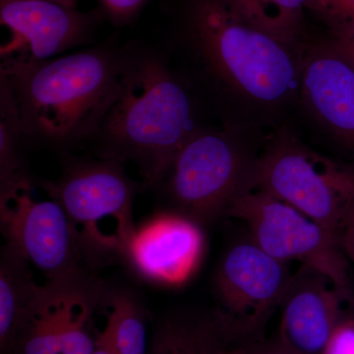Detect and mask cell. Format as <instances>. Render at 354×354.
<instances>
[{"label": "cell", "mask_w": 354, "mask_h": 354, "mask_svg": "<svg viewBox=\"0 0 354 354\" xmlns=\"http://www.w3.org/2000/svg\"><path fill=\"white\" fill-rule=\"evenodd\" d=\"M120 97L94 142L101 158L138 165L144 183L156 187L179 149L196 130V106L167 55L153 46L122 48Z\"/></svg>", "instance_id": "cell-1"}, {"label": "cell", "mask_w": 354, "mask_h": 354, "mask_svg": "<svg viewBox=\"0 0 354 354\" xmlns=\"http://www.w3.org/2000/svg\"><path fill=\"white\" fill-rule=\"evenodd\" d=\"M123 46L0 66L17 101L27 141L58 148L92 142L121 91Z\"/></svg>", "instance_id": "cell-2"}, {"label": "cell", "mask_w": 354, "mask_h": 354, "mask_svg": "<svg viewBox=\"0 0 354 354\" xmlns=\"http://www.w3.org/2000/svg\"><path fill=\"white\" fill-rule=\"evenodd\" d=\"M183 44L213 90L257 108L279 106L300 85L290 46L242 23L223 0H191Z\"/></svg>", "instance_id": "cell-3"}, {"label": "cell", "mask_w": 354, "mask_h": 354, "mask_svg": "<svg viewBox=\"0 0 354 354\" xmlns=\"http://www.w3.org/2000/svg\"><path fill=\"white\" fill-rule=\"evenodd\" d=\"M41 183L64 207L84 259L99 262L124 255L137 230L132 214L137 184L122 162H75L57 181Z\"/></svg>", "instance_id": "cell-4"}, {"label": "cell", "mask_w": 354, "mask_h": 354, "mask_svg": "<svg viewBox=\"0 0 354 354\" xmlns=\"http://www.w3.org/2000/svg\"><path fill=\"white\" fill-rule=\"evenodd\" d=\"M248 189L290 205L339 239L354 198V169L315 152L291 133L279 132L256 158Z\"/></svg>", "instance_id": "cell-5"}, {"label": "cell", "mask_w": 354, "mask_h": 354, "mask_svg": "<svg viewBox=\"0 0 354 354\" xmlns=\"http://www.w3.org/2000/svg\"><path fill=\"white\" fill-rule=\"evenodd\" d=\"M256 158L234 133L200 127L186 140L158 183L178 214L198 225L212 223L248 189Z\"/></svg>", "instance_id": "cell-6"}, {"label": "cell", "mask_w": 354, "mask_h": 354, "mask_svg": "<svg viewBox=\"0 0 354 354\" xmlns=\"http://www.w3.org/2000/svg\"><path fill=\"white\" fill-rule=\"evenodd\" d=\"M43 184V183H41ZM44 186V184H43ZM29 174L0 185V225L6 245L46 281L85 272L82 253L64 207Z\"/></svg>", "instance_id": "cell-7"}, {"label": "cell", "mask_w": 354, "mask_h": 354, "mask_svg": "<svg viewBox=\"0 0 354 354\" xmlns=\"http://www.w3.org/2000/svg\"><path fill=\"white\" fill-rule=\"evenodd\" d=\"M227 216L241 221L250 239L281 262L298 261L322 272L348 299V263L339 239L323 225L262 190L247 189L235 198Z\"/></svg>", "instance_id": "cell-8"}, {"label": "cell", "mask_w": 354, "mask_h": 354, "mask_svg": "<svg viewBox=\"0 0 354 354\" xmlns=\"http://www.w3.org/2000/svg\"><path fill=\"white\" fill-rule=\"evenodd\" d=\"M104 293L86 272L39 285L6 354H93Z\"/></svg>", "instance_id": "cell-9"}, {"label": "cell", "mask_w": 354, "mask_h": 354, "mask_svg": "<svg viewBox=\"0 0 354 354\" xmlns=\"http://www.w3.org/2000/svg\"><path fill=\"white\" fill-rule=\"evenodd\" d=\"M291 277L286 263L252 241L230 247L215 276L216 315L227 342L262 339L270 317L281 307Z\"/></svg>", "instance_id": "cell-10"}, {"label": "cell", "mask_w": 354, "mask_h": 354, "mask_svg": "<svg viewBox=\"0 0 354 354\" xmlns=\"http://www.w3.org/2000/svg\"><path fill=\"white\" fill-rule=\"evenodd\" d=\"M99 15L48 0H0V22L10 34L0 66L37 64L87 44Z\"/></svg>", "instance_id": "cell-11"}, {"label": "cell", "mask_w": 354, "mask_h": 354, "mask_svg": "<svg viewBox=\"0 0 354 354\" xmlns=\"http://www.w3.org/2000/svg\"><path fill=\"white\" fill-rule=\"evenodd\" d=\"M348 299L329 278L306 266L291 277L277 339L299 354H323L344 318Z\"/></svg>", "instance_id": "cell-12"}, {"label": "cell", "mask_w": 354, "mask_h": 354, "mask_svg": "<svg viewBox=\"0 0 354 354\" xmlns=\"http://www.w3.org/2000/svg\"><path fill=\"white\" fill-rule=\"evenodd\" d=\"M200 225L180 214H165L138 228L124 255L139 276L153 283H183L203 252Z\"/></svg>", "instance_id": "cell-13"}, {"label": "cell", "mask_w": 354, "mask_h": 354, "mask_svg": "<svg viewBox=\"0 0 354 354\" xmlns=\"http://www.w3.org/2000/svg\"><path fill=\"white\" fill-rule=\"evenodd\" d=\"M300 92L306 108L330 136L354 155V68L327 44L305 57Z\"/></svg>", "instance_id": "cell-14"}, {"label": "cell", "mask_w": 354, "mask_h": 354, "mask_svg": "<svg viewBox=\"0 0 354 354\" xmlns=\"http://www.w3.org/2000/svg\"><path fill=\"white\" fill-rule=\"evenodd\" d=\"M225 342L215 311L176 314L158 324L147 354H218Z\"/></svg>", "instance_id": "cell-15"}, {"label": "cell", "mask_w": 354, "mask_h": 354, "mask_svg": "<svg viewBox=\"0 0 354 354\" xmlns=\"http://www.w3.org/2000/svg\"><path fill=\"white\" fill-rule=\"evenodd\" d=\"M31 266L6 246L0 260V346L6 354L16 330L36 295Z\"/></svg>", "instance_id": "cell-16"}, {"label": "cell", "mask_w": 354, "mask_h": 354, "mask_svg": "<svg viewBox=\"0 0 354 354\" xmlns=\"http://www.w3.org/2000/svg\"><path fill=\"white\" fill-rule=\"evenodd\" d=\"M237 19L281 43L292 46L306 0H223Z\"/></svg>", "instance_id": "cell-17"}, {"label": "cell", "mask_w": 354, "mask_h": 354, "mask_svg": "<svg viewBox=\"0 0 354 354\" xmlns=\"http://www.w3.org/2000/svg\"><path fill=\"white\" fill-rule=\"evenodd\" d=\"M106 322L100 334L118 354H147L149 344L146 319L138 302L127 292L104 293Z\"/></svg>", "instance_id": "cell-18"}, {"label": "cell", "mask_w": 354, "mask_h": 354, "mask_svg": "<svg viewBox=\"0 0 354 354\" xmlns=\"http://www.w3.org/2000/svg\"><path fill=\"white\" fill-rule=\"evenodd\" d=\"M27 143L12 88L0 75V185L27 174L23 156Z\"/></svg>", "instance_id": "cell-19"}, {"label": "cell", "mask_w": 354, "mask_h": 354, "mask_svg": "<svg viewBox=\"0 0 354 354\" xmlns=\"http://www.w3.org/2000/svg\"><path fill=\"white\" fill-rule=\"evenodd\" d=\"M313 11L335 32L354 31V0H306Z\"/></svg>", "instance_id": "cell-20"}, {"label": "cell", "mask_w": 354, "mask_h": 354, "mask_svg": "<svg viewBox=\"0 0 354 354\" xmlns=\"http://www.w3.org/2000/svg\"><path fill=\"white\" fill-rule=\"evenodd\" d=\"M218 354H299L291 351L278 339H259L248 342H225Z\"/></svg>", "instance_id": "cell-21"}, {"label": "cell", "mask_w": 354, "mask_h": 354, "mask_svg": "<svg viewBox=\"0 0 354 354\" xmlns=\"http://www.w3.org/2000/svg\"><path fill=\"white\" fill-rule=\"evenodd\" d=\"M149 0H99L102 12L116 25L131 22L141 12Z\"/></svg>", "instance_id": "cell-22"}, {"label": "cell", "mask_w": 354, "mask_h": 354, "mask_svg": "<svg viewBox=\"0 0 354 354\" xmlns=\"http://www.w3.org/2000/svg\"><path fill=\"white\" fill-rule=\"evenodd\" d=\"M323 354H354V318L344 317Z\"/></svg>", "instance_id": "cell-23"}, {"label": "cell", "mask_w": 354, "mask_h": 354, "mask_svg": "<svg viewBox=\"0 0 354 354\" xmlns=\"http://www.w3.org/2000/svg\"><path fill=\"white\" fill-rule=\"evenodd\" d=\"M339 241L344 252L354 263V198L349 202L339 232Z\"/></svg>", "instance_id": "cell-24"}, {"label": "cell", "mask_w": 354, "mask_h": 354, "mask_svg": "<svg viewBox=\"0 0 354 354\" xmlns=\"http://www.w3.org/2000/svg\"><path fill=\"white\" fill-rule=\"evenodd\" d=\"M327 46L354 68V31L333 34Z\"/></svg>", "instance_id": "cell-25"}, {"label": "cell", "mask_w": 354, "mask_h": 354, "mask_svg": "<svg viewBox=\"0 0 354 354\" xmlns=\"http://www.w3.org/2000/svg\"><path fill=\"white\" fill-rule=\"evenodd\" d=\"M93 354H118L100 333L95 334V349Z\"/></svg>", "instance_id": "cell-26"}, {"label": "cell", "mask_w": 354, "mask_h": 354, "mask_svg": "<svg viewBox=\"0 0 354 354\" xmlns=\"http://www.w3.org/2000/svg\"><path fill=\"white\" fill-rule=\"evenodd\" d=\"M48 1L57 2L71 8H77V3H78V0H48Z\"/></svg>", "instance_id": "cell-27"}]
</instances>
